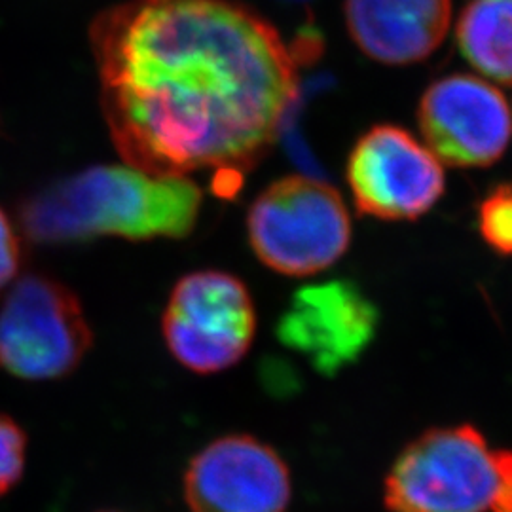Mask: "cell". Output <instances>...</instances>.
Listing matches in <instances>:
<instances>
[{
  "label": "cell",
  "mask_w": 512,
  "mask_h": 512,
  "mask_svg": "<svg viewBox=\"0 0 512 512\" xmlns=\"http://www.w3.org/2000/svg\"><path fill=\"white\" fill-rule=\"evenodd\" d=\"M348 184L359 213L380 220L427 215L446 190L439 158L408 129H368L348 158Z\"/></svg>",
  "instance_id": "obj_7"
},
{
  "label": "cell",
  "mask_w": 512,
  "mask_h": 512,
  "mask_svg": "<svg viewBox=\"0 0 512 512\" xmlns=\"http://www.w3.org/2000/svg\"><path fill=\"white\" fill-rule=\"evenodd\" d=\"M202 209L200 186L131 165H95L48 184L21 203L25 236L67 245L101 236L145 241L188 236Z\"/></svg>",
  "instance_id": "obj_2"
},
{
  "label": "cell",
  "mask_w": 512,
  "mask_h": 512,
  "mask_svg": "<svg viewBox=\"0 0 512 512\" xmlns=\"http://www.w3.org/2000/svg\"><path fill=\"white\" fill-rule=\"evenodd\" d=\"M476 230L495 255L512 256V181L497 184L480 200Z\"/></svg>",
  "instance_id": "obj_13"
},
{
  "label": "cell",
  "mask_w": 512,
  "mask_h": 512,
  "mask_svg": "<svg viewBox=\"0 0 512 512\" xmlns=\"http://www.w3.org/2000/svg\"><path fill=\"white\" fill-rule=\"evenodd\" d=\"M384 503L391 512H512V450L473 425L429 429L393 461Z\"/></svg>",
  "instance_id": "obj_3"
},
{
  "label": "cell",
  "mask_w": 512,
  "mask_h": 512,
  "mask_svg": "<svg viewBox=\"0 0 512 512\" xmlns=\"http://www.w3.org/2000/svg\"><path fill=\"white\" fill-rule=\"evenodd\" d=\"M465 61L501 86H512V0H469L456 25Z\"/></svg>",
  "instance_id": "obj_12"
},
{
  "label": "cell",
  "mask_w": 512,
  "mask_h": 512,
  "mask_svg": "<svg viewBox=\"0 0 512 512\" xmlns=\"http://www.w3.org/2000/svg\"><path fill=\"white\" fill-rule=\"evenodd\" d=\"M344 10L353 42L385 65L425 61L452 23V0H346Z\"/></svg>",
  "instance_id": "obj_11"
},
{
  "label": "cell",
  "mask_w": 512,
  "mask_h": 512,
  "mask_svg": "<svg viewBox=\"0 0 512 512\" xmlns=\"http://www.w3.org/2000/svg\"><path fill=\"white\" fill-rule=\"evenodd\" d=\"M90 38L110 139L148 175L207 171L234 194L298 93L291 48L236 0H126Z\"/></svg>",
  "instance_id": "obj_1"
},
{
  "label": "cell",
  "mask_w": 512,
  "mask_h": 512,
  "mask_svg": "<svg viewBox=\"0 0 512 512\" xmlns=\"http://www.w3.org/2000/svg\"><path fill=\"white\" fill-rule=\"evenodd\" d=\"M93 346L78 296L44 274L19 277L0 304V372L27 382L71 376Z\"/></svg>",
  "instance_id": "obj_5"
},
{
  "label": "cell",
  "mask_w": 512,
  "mask_h": 512,
  "mask_svg": "<svg viewBox=\"0 0 512 512\" xmlns=\"http://www.w3.org/2000/svg\"><path fill=\"white\" fill-rule=\"evenodd\" d=\"M291 499L289 465L253 435L209 442L184 473V501L190 512H287Z\"/></svg>",
  "instance_id": "obj_9"
},
{
  "label": "cell",
  "mask_w": 512,
  "mask_h": 512,
  "mask_svg": "<svg viewBox=\"0 0 512 512\" xmlns=\"http://www.w3.org/2000/svg\"><path fill=\"white\" fill-rule=\"evenodd\" d=\"M23 264V247L18 228L8 213L0 207V291L6 289L16 277Z\"/></svg>",
  "instance_id": "obj_15"
},
{
  "label": "cell",
  "mask_w": 512,
  "mask_h": 512,
  "mask_svg": "<svg viewBox=\"0 0 512 512\" xmlns=\"http://www.w3.org/2000/svg\"><path fill=\"white\" fill-rule=\"evenodd\" d=\"M249 243L277 274L308 277L348 251L351 219L340 192L311 177H285L256 198L247 217Z\"/></svg>",
  "instance_id": "obj_4"
},
{
  "label": "cell",
  "mask_w": 512,
  "mask_h": 512,
  "mask_svg": "<svg viewBox=\"0 0 512 512\" xmlns=\"http://www.w3.org/2000/svg\"><path fill=\"white\" fill-rule=\"evenodd\" d=\"M27 465V433L18 421L0 412V497L10 494Z\"/></svg>",
  "instance_id": "obj_14"
},
{
  "label": "cell",
  "mask_w": 512,
  "mask_h": 512,
  "mask_svg": "<svg viewBox=\"0 0 512 512\" xmlns=\"http://www.w3.org/2000/svg\"><path fill=\"white\" fill-rule=\"evenodd\" d=\"M378 310L353 281L332 279L302 287L277 323V338L319 374L353 365L378 330Z\"/></svg>",
  "instance_id": "obj_10"
},
{
  "label": "cell",
  "mask_w": 512,
  "mask_h": 512,
  "mask_svg": "<svg viewBox=\"0 0 512 512\" xmlns=\"http://www.w3.org/2000/svg\"><path fill=\"white\" fill-rule=\"evenodd\" d=\"M418 126L425 147L440 164L459 169L490 167L511 143L512 109L486 78L446 74L421 95Z\"/></svg>",
  "instance_id": "obj_8"
},
{
  "label": "cell",
  "mask_w": 512,
  "mask_h": 512,
  "mask_svg": "<svg viewBox=\"0 0 512 512\" xmlns=\"http://www.w3.org/2000/svg\"><path fill=\"white\" fill-rule=\"evenodd\" d=\"M165 344L194 374H219L247 355L255 340L256 311L236 275L203 270L175 285L162 319Z\"/></svg>",
  "instance_id": "obj_6"
}]
</instances>
